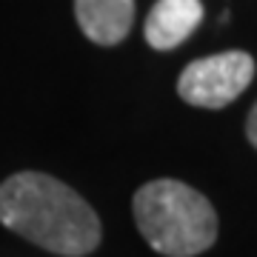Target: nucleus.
I'll return each instance as SVG.
<instances>
[{
    "label": "nucleus",
    "mask_w": 257,
    "mask_h": 257,
    "mask_svg": "<svg viewBox=\"0 0 257 257\" xmlns=\"http://www.w3.org/2000/svg\"><path fill=\"white\" fill-rule=\"evenodd\" d=\"M246 135H248V143L257 149V103L254 109L248 111V120H246Z\"/></svg>",
    "instance_id": "423d86ee"
},
{
    "label": "nucleus",
    "mask_w": 257,
    "mask_h": 257,
    "mask_svg": "<svg viewBox=\"0 0 257 257\" xmlns=\"http://www.w3.org/2000/svg\"><path fill=\"white\" fill-rule=\"evenodd\" d=\"M135 220L149 246L166 257H194L217 237V214L197 189L163 177L135 194Z\"/></svg>",
    "instance_id": "f03ea898"
},
{
    "label": "nucleus",
    "mask_w": 257,
    "mask_h": 257,
    "mask_svg": "<svg viewBox=\"0 0 257 257\" xmlns=\"http://www.w3.org/2000/svg\"><path fill=\"white\" fill-rule=\"evenodd\" d=\"M203 20L200 0H157L146 18V40L157 52L177 49Z\"/></svg>",
    "instance_id": "39448f33"
},
{
    "label": "nucleus",
    "mask_w": 257,
    "mask_h": 257,
    "mask_svg": "<svg viewBox=\"0 0 257 257\" xmlns=\"http://www.w3.org/2000/svg\"><path fill=\"white\" fill-rule=\"evenodd\" d=\"M0 223L63 257H83L100 243V220L80 194L40 172H20L0 186Z\"/></svg>",
    "instance_id": "f257e3e1"
},
{
    "label": "nucleus",
    "mask_w": 257,
    "mask_h": 257,
    "mask_svg": "<svg viewBox=\"0 0 257 257\" xmlns=\"http://www.w3.org/2000/svg\"><path fill=\"white\" fill-rule=\"evenodd\" d=\"M254 77V60L246 52H223V55L200 57L183 69L177 80V92L189 106L200 109H223L234 97L246 92Z\"/></svg>",
    "instance_id": "7ed1b4c3"
},
{
    "label": "nucleus",
    "mask_w": 257,
    "mask_h": 257,
    "mask_svg": "<svg viewBox=\"0 0 257 257\" xmlns=\"http://www.w3.org/2000/svg\"><path fill=\"white\" fill-rule=\"evenodd\" d=\"M74 18L92 43L114 46L132 32L135 0H74Z\"/></svg>",
    "instance_id": "20e7f679"
}]
</instances>
